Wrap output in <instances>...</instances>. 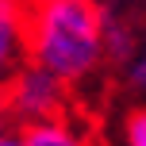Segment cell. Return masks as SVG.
Here are the masks:
<instances>
[{
  "label": "cell",
  "instance_id": "277c9868",
  "mask_svg": "<svg viewBox=\"0 0 146 146\" xmlns=\"http://www.w3.org/2000/svg\"><path fill=\"white\" fill-rule=\"evenodd\" d=\"M19 146H85V135L66 115H54V119H38V123H23Z\"/></svg>",
  "mask_w": 146,
  "mask_h": 146
},
{
  "label": "cell",
  "instance_id": "ba28073f",
  "mask_svg": "<svg viewBox=\"0 0 146 146\" xmlns=\"http://www.w3.org/2000/svg\"><path fill=\"white\" fill-rule=\"evenodd\" d=\"M8 123V108H4V92H0V127Z\"/></svg>",
  "mask_w": 146,
  "mask_h": 146
},
{
  "label": "cell",
  "instance_id": "5b68a950",
  "mask_svg": "<svg viewBox=\"0 0 146 146\" xmlns=\"http://www.w3.org/2000/svg\"><path fill=\"white\" fill-rule=\"evenodd\" d=\"M123 135H127V146H146V108H135L127 115Z\"/></svg>",
  "mask_w": 146,
  "mask_h": 146
},
{
  "label": "cell",
  "instance_id": "7a4b0ae2",
  "mask_svg": "<svg viewBox=\"0 0 146 146\" xmlns=\"http://www.w3.org/2000/svg\"><path fill=\"white\" fill-rule=\"evenodd\" d=\"M0 92H4L8 119H15L19 127L66 115V108H69V85L62 77H54L50 69L35 66V62H23Z\"/></svg>",
  "mask_w": 146,
  "mask_h": 146
},
{
  "label": "cell",
  "instance_id": "6da1fadb",
  "mask_svg": "<svg viewBox=\"0 0 146 146\" xmlns=\"http://www.w3.org/2000/svg\"><path fill=\"white\" fill-rule=\"evenodd\" d=\"M27 4V62L50 69L66 85H81L104 66L100 0H23Z\"/></svg>",
  "mask_w": 146,
  "mask_h": 146
},
{
  "label": "cell",
  "instance_id": "8992f818",
  "mask_svg": "<svg viewBox=\"0 0 146 146\" xmlns=\"http://www.w3.org/2000/svg\"><path fill=\"white\" fill-rule=\"evenodd\" d=\"M127 66H131V69H127V77H131V85L139 88V92H146V38L139 42V50L131 54V62H127Z\"/></svg>",
  "mask_w": 146,
  "mask_h": 146
},
{
  "label": "cell",
  "instance_id": "52a82bcc",
  "mask_svg": "<svg viewBox=\"0 0 146 146\" xmlns=\"http://www.w3.org/2000/svg\"><path fill=\"white\" fill-rule=\"evenodd\" d=\"M0 146H19V131H8V127H0Z\"/></svg>",
  "mask_w": 146,
  "mask_h": 146
},
{
  "label": "cell",
  "instance_id": "3957f363",
  "mask_svg": "<svg viewBox=\"0 0 146 146\" xmlns=\"http://www.w3.org/2000/svg\"><path fill=\"white\" fill-rule=\"evenodd\" d=\"M27 62V4L0 0V88Z\"/></svg>",
  "mask_w": 146,
  "mask_h": 146
}]
</instances>
